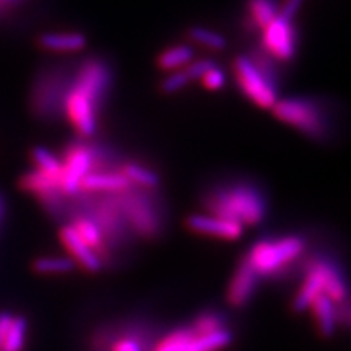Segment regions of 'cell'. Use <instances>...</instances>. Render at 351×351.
Returning a JSON list of instances; mask_svg holds the SVG:
<instances>
[{"mask_svg": "<svg viewBox=\"0 0 351 351\" xmlns=\"http://www.w3.org/2000/svg\"><path fill=\"white\" fill-rule=\"evenodd\" d=\"M25 333L26 320L23 317H13L12 326L8 328V333L0 351H21L25 345Z\"/></svg>", "mask_w": 351, "mask_h": 351, "instance_id": "cell-27", "label": "cell"}, {"mask_svg": "<svg viewBox=\"0 0 351 351\" xmlns=\"http://www.w3.org/2000/svg\"><path fill=\"white\" fill-rule=\"evenodd\" d=\"M13 0H0V5H3V3H12Z\"/></svg>", "mask_w": 351, "mask_h": 351, "instance_id": "cell-34", "label": "cell"}, {"mask_svg": "<svg viewBox=\"0 0 351 351\" xmlns=\"http://www.w3.org/2000/svg\"><path fill=\"white\" fill-rule=\"evenodd\" d=\"M236 82L243 93L262 109H271L278 101V78L258 67L249 56H238L232 64Z\"/></svg>", "mask_w": 351, "mask_h": 351, "instance_id": "cell-7", "label": "cell"}, {"mask_svg": "<svg viewBox=\"0 0 351 351\" xmlns=\"http://www.w3.org/2000/svg\"><path fill=\"white\" fill-rule=\"evenodd\" d=\"M189 39L210 51H223L226 47V38L223 34L204 28V26H194L189 29Z\"/></svg>", "mask_w": 351, "mask_h": 351, "instance_id": "cell-26", "label": "cell"}, {"mask_svg": "<svg viewBox=\"0 0 351 351\" xmlns=\"http://www.w3.org/2000/svg\"><path fill=\"white\" fill-rule=\"evenodd\" d=\"M12 320H13L12 314L0 313V348H2L3 340H5V337L8 333V328H10V326H12Z\"/></svg>", "mask_w": 351, "mask_h": 351, "instance_id": "cell-33", "label": "cell"}, {"mask_svg": "<svg viewBox=\"0 0 351 351\" xmlns=\"http://www.w3.org/2000/svg\"><path fill=\"white\" fill-rule=\"evenodd\" d=\"M311 309L314 311L315 320H317L319 330L324 337H330L335 332L337 324V315H335V302L326 295H320L315 298L311 304Z\"/></svg>", "mask_w": 351, "mask_h": 351, "instance_id": "cell-22", "label": "cell"}, {"mask_svg": "<svg viewBox=\"0 0 351 351\" xmlns=\"http://www.w3.org/2000/svg\"><path fill=\"white\" fill-rule=\"evenodd\" d=\"M77 267V263L70 257H39L34 261V271L43 275H59L69 274Z\"/></svg>", "mask_w": 351, "mask_h": 351, "instance_id": "cell-25", "label": "cell"}, {"mask_svg": "<svg viewBox=\"0 0 351 351\" xmlns=\"http://www.w3.org/2000/svg\"><path fill=\"white\" fill-rule=\"evenodd\" d=\"M194 59L195 52L191 46H187V44H176V46H171L161 52L160 57H158V65H160L161 70H166V72H174V70L186 69Z\"/></svg>", "mask_w": 351, "mask_h": 351, "instance_id": "cell-21", "label": "cell"}, {"mask_svg": "<svg viewBox=\"0 0 351 351\" xmlns=\"http://www.w3.org/2000/svg\"><path fill=\"white\" fill-rule=\"evenodd\" d=\"M112 82L109 65L99 57H88L73 72L72 86L80 90L101 109Z\"/></svg>", "mask_w": 351, "mask_h": 351, "instance_id": "cell-10", "label": "cell"}, {"mask_svg": "<svg viewBox=\"0 0 351 351\" xmlns=\"http://www.w3.org/2000/svg\"><path fill=\"white\" fill-rule=\"evenodd\" d=\"M132 187L121 171H95L83 179L80 194H119Z\"/></svg>", "mask_w": 351, "mask_h": 351, "instance_id": "cell-17", "label": "cell"}, {"mask_svg": "<svg viewBox=\"0 0 351 351\" xmlns=\"http://www.w3.org/2000/svg\"><path fill=\"white\" fill-rule=\"evenodd\" d=\"M278 10L276 0H247L249 23L261 32L278 16Z\"/></svg>", "mask_w": 351, "mask_h": 351, "instance_id": "cell-23", "label": "cell"}, {"mask_svg": "<svg viewBox=\"0 0 351 351\" xmlns=\"http://www.w3.org/2000/svg\"><path fill=\"white\" fill-rule=\"evenodd\" d=\"M271 111L276 119L295 127L307 138L315 142H326L332 132L330 112L317 98L295 96V98L278 99Z\"/></svg>", "mask_w": 351, "mask_h": 351, "instance_id": "cell-2", "label": "cell"}, {"mask_svg": "<svg viewBox=\"0 0 351 351\" xmlns=\"http://www.w3.org/2000/svg\"><path fill=\"white\" fill-rule=\"evenodd\" d=\"M208 213L243 226L258 225L267 215V199L257 184L238 181L219 184L204 197Z\"/></svg>", "mask_w": 351, "mask_h": 351, "instance_id": "cell-1", "label": "cell"}, {"mask_svg": "<svg viewBox=\"0 0 351 351\" xmlns=\"http://www.w3.org/2000/svg\"><path fill=\"white\" fill-rule=\"evenodd\" d=\"M189 327H191L195 333H199V335H208V333L223 330V328H225V319L217 313H205L200 314L199 317L192 322V326Z\"/></svg>", "mask_w": 351, "mask_h": 351, "instance_id": "cell-28", "label": "cell"}, {"mask_svg": "<svg viewBox=\"0 0 351 351\" xmlns=\"http://www.w3.org/2000/svg\"><path fill=\"white\" fill-rule=\"evenodd\" d=\"M304 271V282L293 301V309L296 313L311 307L313 301L320 295L330 298L335 304L348 301V288L337 263L322 257H314L306 262Z\"/></svg>", "mask_w": 351, "mask_h": 351, "instance_id": "cell-3", "label": "cell"}, {"mask_svg": "<svg viewBox=\"0 0 351 351\" xmlns=\"http://www.w3.org/2000/svg\"><path fill=\"white\" fill-rule=\"evenodd\" d=\"M200 82H202V85L207 88V90L217 91V90H221V88L225 86L226 77H225V72H223V70H219L217 65H213V67L200 78Z\"/></svg>", "mask_w": 351, "mask_h": 351, "instance_id": "cell-30", "label": "cell"}, {"mask_svg": "<svg viewBox=\"0 0 351 351\" xmlns=\"http://www.w3.org/2000/svg\"><path fill=\"white\" fill-rule=\"evenodd\" d=\"M32 158L34 163V169L39 173L49 176V178L56 179L60 184V174H62V160L59 156H56L54 153H51L47 148L36 147L33 148Z\"/></svg>", "mask_w": 351, "mask_h": 351, "instance_id": "cell-24", "label": "cell"}, {"mask_svg": "<svg viewBox=\"0 0 351 351\" xmlns=\"http://www.w3.org/2000/svg\"><path fill=\"white\" fill-rule=\"evenodd\" d=\"M88 39L85 34L77 32H49L38 38V44L44 51L51 52H80L86 47Z\"/></svg>", "mask_w": 351, "mask_h": 351, "instance_id": "cell-19", "label": "cell"}, {"mask_svg": "<svg viewBox=\"0 0 351 351\" xmlns=\"http://www.w3.org/2000/svg\"><path fill=\"white\" fill-rule=\"evenodd\" d=\"M304 251L306 241L301 236H283L258 241L245 258L258 276H276L287 274L289 267L304 256Z\"/></svg>", "mask_w": 351, "mask_h": 351, "instance_id": "cell-5", "label": "cell"}, {"mask_svg": "<svg viewBox=\"0 0 351 351\" xmlns=\"http://www.w3.org/2000/svg\"><path fill=\"white\" fill-rule=\"evenodd\" d=\"M213 65H215V62L210 59H197V60L194 59L184 70H186L189 80L194 82V80H200V78L204 77L205 73H207L208 70L213 67Z\"/></svg>", "mask_w": 351, "mask_h": 351, "instance_id": "cell-31", "label": "cell"}, {"mask_svg": "<svg viewBox=\"0 0 351 351\" xmlns=\"http://www.w3.org/2000/svg\"><path fill=\"white\" fill-rule=\"evenodd\" d=\"M231 340V333L226 328L199 335L191 327H182L160 339L153 351H218L230 345Z\"/></svg>", "mask_w": 351, "mask_h": 351, "instance_id": "cell-11", "label": "cell"}, {"mask_svg": "<svg viewBox=\"0 0 351 351\" xmlns=\"http://www.w3.org/2000/svg\"><path fill=\"white\" fill-rule=\"evenodd\" d=\"M160 339L145 326H119L96 335L95 351H153Z\"/></svg>", "mask_w": 351, "mask_h": 351, "instance_id": "cell-9", "label": "cell"}, {"mask_svg": "<svg viewBox=\"0 0 351 351\" xmlns=\"http://www.w3.org/2000/svg\"><path fill=\"white\" fill-rule=\"evenodd\" d=\"M95 171V156L91 143L77 142L69 145L62 158L60 189L69 199L80 195L83 179Z\"/></svg>", "mask_w": 351, "mask_h": 351, "instance_id": "cell-8", "label": "cell"}, {"mask_svg": "<svg viewBox=\"0 0 351 351\" xmlns=\"http://www.w3.org/2000/svg\"><path fill=\"white\" fill-rule=\"evenodd\" d=\"M119 171L134 187L156 191V187L160 186V176L152 168H148V166L142 163H137V161H124L121 165Z\"/></svg>", "mask_w": 351, "mask_h": 351, "instance_id": "cell-20", "label": "cell"}, {"mask_svg": "<svg viewBox=\"0 0 351 351\" xmlns=\"http://www.w3.org/2000/svg\"><path fill=\"white\" fill-rule=\"evenodd\" d=\"M60 241L69 251L70 258L77 265L83 267L88 271H99L103 269V261H101L98 254L77 234V231L70 225H64L60 228Z\"/></svg>", "mask_w": 351, "mask_h": 351, "instance_id": "cell-15", "label": "cell"}, {"mask_svg": "<svg viewBox=\"0 0 351 351\" xmlns=\"http://www.w3.org/2000/svg\"><path fill=\"white\" fill-rule=\"evenodd\" d=\"M20 186L23 191L36 195L43 204V207L49 210L54 217H60V215L67 213L69 197L64 194L60 184L56 179L34 169L28 171L20 179Z\"/></svg>", "mask_w": 351, "mask_h": 351, "instance_id": "cell-13", "label": "cell"}, {"mask_svg": "<svg viewBox=\"0 0 351 351\" xmlns=\"http://www.w3.org/2000/svg\"><path fill=\"white\" fill-rule=\"evenodd\" d=\"M262 49L278 62H289L296 56L298 34L293 20L278 15L262 29Z\"/></svg>", "mask_w": 351, "mask_h": 351, "instance_id": "cell-12", "label": "cell"}, {"mask_svg": "<svg viewBox=\"0 0 351 351\" xmlns=\"http://www.w3.org/2000/svg\"><path fill=\"white\" fill-rule=\"evenodd\" d=\"M187 228L191 231L199 232L204 236H212V238L234 241L239 239L244 232V226L239 223L231 221V219L217 217L212 213H194L187 218Z\"/></svg>", "mask_w": 351, "mask_h": 351, "instance_id": "cell-14", "label": "cell"}, {"mask_svg": "<svg viewBox=\"0 0 351 351\" xmlns=\"http://www.w3.org/2000/svg\"><path fill=\"white\" fill-rule=\"evenodd\" d=\"M2 212H3V205H2V200H0V218H2Z\"/></svg>", "mask_w": 351, "mask_h": 351, "instance_id": "cell-35", "label": "cell"}, {"mask_svg": "<svg viewBox=\"0 0 351 351\" xmlns=\"http://www.w3.org/2000/svg\"><path fill=\"white\" fill-rule=\"evenodd\" d=\"M116 199L132 234L153 239L163 231V205L155 191L132 186L116 194Z\"/></svg>", "mask_w": 351, "mask_h": 351, "instance_id": "cell-4", "label": "cell"}, {"mask_svg": "<svg viewBox=\"0 0 351 351\" xmlns=\"http://www.w3.org/2000/svg\"><path fill=\"white\" fill-rule=\"evenodd\" d=\"M258 274L252 269L247 258H243L238 265L234 276H232L230 288H228V301L232 306H244L245 302L251 300V296L256 291L258 283Z\"/></svg>", "mask_w": 351, "mask_h": 351, "instance_id": "cell-16", "label": "cell"}, {"mask_svg": "<svg viewBox=\"0 0 351 351\" xmlns=\"http://www.w3.org/2000/svg\"><path fill=\"white\" fill-rule=\"evenodd\" d=\"M302 2H304V0H283V3L280 5L278 15H282L288 20H295V16L301 10Z\"/></svg>", "mask_w": 351, "mask_h": 351, "instance_id": "cell-32", "label": "cell"}, {"mask_svg": "<svg viewBox=\"0 0 351 351\" xmlns=\"http://www.w3.org/2000/svg\"><path fill=\"white\" fill-rule=\"evenodd\" d=\"M72 78L73 72L65 65H52L39 73L32 90V109L38 119L54 121L62 116Z\"/></svg>", "mask_w": 351, "mask_h": 351, "instance_id": "cell-6", "label": "cell"}, {"mask_svg": "<svg viewBox=\"0 0 351 351\" xmlns=\"http://www.w3.org/2000/svg\"><path fill=\"white\" fill-rule=\"evenodd\" d=\"M189 83H191V80H189L186 70L181 69V70H174V72H169V75L163 78L160 88L166 95H174L184 90Z\"/></svg>", "mask_w": 351, "mask_h": 351, "instance_id": "cell-29", "label": "cell"}, {"mask_svg": "<svg viewBox=\"0 0 351 351\" xmlns=\"http://www.w3.org/2000/svg\"><path fill=\"white\" fill-rule=\"evenodd\" d=\"M69 213H70V219H72L69 225L77 231V234L80 236V238L85 241V243L90 245L96 254H98L99 258L104 263V261H108L109 258V254L111 252H109L106 241H104L103 234H101L98 225H96L88 215L82 212H69Z\"/></svg>", "mask_w": 351, "mask_h": 351, "instance_id": "cell-18", "label": "cell"}]
</instances>
